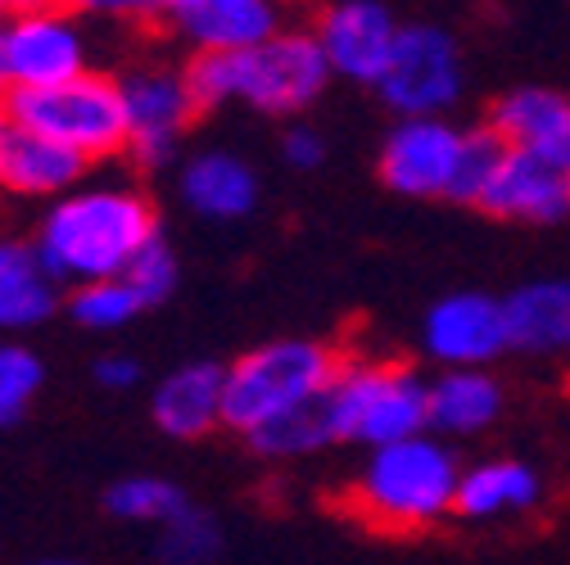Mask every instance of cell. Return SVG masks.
<instances>
[{
	"mask_svg": "<svg viewBox=\"0 0 570 565\" xmlns=\"http://www.w3.org/2000/svg\"><path fill=\"white\" fill-rule=\"evenodd\" d=\"M159 236V214L146 190L127 181H82L50 204L32 240L55 286H96L131 267Z\"/></svg>",
	"mask_w": 570,
	"mask_h": 565,
	"instance_id": "6da1fadb",
	"label": "cell"
},
{
	"mask_svg": "<svg viewBox=\"0 0 570 565\" xmlns=\"http://www.w3.org/2000/svg\"><path fill=\"white\" fill-rule=\"evenodd\" d=\"M190 96L204 109L245 105L267 118H295L322 100L331 87V63L313 28H281L276 37L232 50V54H195L186 63Z\"/></svg>",
	"mask_w": 570,
	"mask_h": 565,
	"instance_id": "7a4b0ae2",
	"label": "cell"
},
{
	"mask_svg": "<svg viewBox=\"0 0 570 565\" xmlns=\"http://www.w3.org/2000/svg\"><path fill=\"white\" fill-rule=\"evenodd\" d=\"M326 448L358 444L390 448L416 435H431V380L412 363L390 358H348L326 394L313 403Z\"/></svg>",
	"mask_w": 570,
	"mask_h": 565,
	"instance_id": "3957f363",
	"label": "cell"
},
{
	"mask_svg": "<svg viewBox=\"0 0 570 565\" xmlns=\"http://www.w3.org/2000/svg\"><path fill=\"white\" fill-rule=\"evenodd\" d=\"M458 453L440 435H416L390 448H372L358 479L348 484V507L381 534H421L453 516Z\"/></svg>",
	"mask_w": 570,
	"mask_h": 565,
	"instance_id": "277c9868",
	"label": "cell"
},
{
	"mask_svg": "<svg viewBox=\"0 0 570 565\" xmlns=\"http://www.w3.org/2000/svg\"><path fill=\"white\" fill-rule=\"evenodd\" d=\"M344 363L348 358L331 339L313 335H285L240 353L223 380V426L249 439L276 420L313 407Z\"/></svg>",
	"mask_w": 570,
	"mask_h": 565,
	"instance_id": "5b68a950",
	"label": "cell"
},
{
	"mask_svg": "<svg viewBox=\"0 0 570 565\" xmlns=\"http://www.w3.org/2000/svg\"><path fill=\"white\" fill-rule=\"evenodd\" d=\"M10 118L55 146L73 150L78 159H114L127 150V113H122V91L105 73L68 78L59 87H37V91H10Z\"/></svg>",
	"mask_w": 570,
	"mask_h": 565,
	"instance_id": "8992f818",
	"label": "cell"
},
{
	"mask_svg": "<svg viewBox=\"0 0 570 565\" xmlns=\"http://www.w3.org/2000/svg\"><path fill=\"white\" fill-rule=\"evenodd\" d=\"M394 118H449L466 91V59L449 28L403 23L390 68L372 87Z\"/></svg>",
	"mask_w": 570,
	"mask_h": 565,
	"instance_id": "52a82bcc",
	"label": "cell"
},
{
	"mask_svg": "<svg viewBox=\"0 0 570 565\" xmlns=\"http://www.w3.org/2000/svg\"><path fill=\"white\" fill-rule=\"evenodd\" d=\"M122 91V113H127V155L140 168H164L181 155V136L190 118L199 113L186 68H164L146 63L118 78Z\"/></svg>",
	"mask_w": 570,
	"mask_h": 565,
	"instance_id": "ba28073f",
	"label": "cell"
},
{
	"mask_svg": "<svg viewBox=\"0 0 570 565\" xmlns=\"http://www.w3.org/2000/svg\"><path fill=\"white\" fill-rule=\"evenodd\" d=\"M0 50H6L10 91L59 87L68 78L87 73V32L82 19L63 6H32L14 10L0 28Z\"/></svg>",
	"mask_w": 570,
	"mask_h": 565,
	"instance_id": "9c48e42d",
	"label": "cell"
},
{
	"mask_svg": "<svg viewBox=\"0 0 570 565\" xmlns=\"http://www.w3.org/2000/svg\"><path fill=\"white\" fill-rule=\"evenodd\" d=\"M421 353L440 371H466V367L489 371L503 353H512L503 299L484 290H453L435 299L421 317Z\"/></svg>",
	"mask_w": 570,
	"mask_h": 565,
	"instance_id": "30bf717a",
	"label": "cell"
},
{
	"mask_svg": "<svg viewBox=\"0 0 570 565\" xmlns=\"http://www.w3.org/2000/svg\"><path fill=\"white\" fill-rule=\"evenodd\" d=\"M466 131L449 118H399L381 140V186L403 199H449Z\"/></svg>",
	"mask_w": 570,
	"mask_h": 565,
	"instance_id": "8fae6325",
	"label": "cell"
},
{
	"mask_svg": "<svg viewBox=\"0 0 570 565\" xmlns=\"http://www.w3.org/2000/svg\"><path fill=\"white\" fill-rule=\"evenodd\" d=\"M403 23L385 0H326L313 37L331 63V78H348L358 87H376L390 68Z\"/></svg>",
	"mask_w": 570,
	"mask_h": 565,
	"instance_id": "7c38bea8",
	"label": "cell"
},
{
	"mask_svg": "<svg viewBox=\"0 0 570 565\" xmlns=\"http://www.w3.org/2000/svg\"><path fill=\"white\" fill-rule=\"evenodd\" d=\"M190 54L249 50L285 28L281 0H164L159 19Z\"/></svg>",
	"mask_w": 570,
	"mask_h": 565,
	"instance_id": "4fadbf2b",
	"label": "cell"
},
{
	"mask_svg": "<svg viewBox=\"0 0 570 565\" xmlns=\"http://www.w3.org/2000/svg\"><path fill=\"white\" fill-rule=\"evenodd\" d=\"M480 214L503 218V222H525V227H557L570 218V168L548 163L539 155L508 150L503 168L493 172Z\"/></svg>",
	"mask_w": 570,
	"mask_h": 565,
	"instance_id": "5bb4252c",
	"label": "cell"
},
{
	"mask_svg": "<svg viewBox=\"0 0 570 565\" xmlns=\"http://www.w3.org/2000/svg\"><path fill=\"white\" fill-rule=\"evenodd\" d=\"M508 150L570 168V96L552 87H512L489 105L484 122Z\"/></svg>",
	"mask_w": 570,
	"mask_h": 565,
	"instance_id": "9a60e30c",
	"label": "cell"
},
{
	"mask_svg": "<svg viewBox=\"0 0 570 565\" xmlns=\"http://www.w3.org/2000/svg\"><path fill=\"white\" fill-rule=\"evenodd\" d=\"M177 195L195 218L208 222H240L258 208V172L249 159L232 155V150H199L190 159H181L177 168Z\"/></svg>",
	"mask_w": 570,
	"mask_h": 565,
	"instance_id": "2e32d148",
	"label": "cell"
},
{
	"mask_svg": "<svg viewBox=\"0 0 570 565\" xmlns=\"http://www.w3.org/2000/svg\"><path fill=\"white\" fill-rule=\"evenodd\" d=\"M223 380L227 367L218 363H181L173 367L150 394V420L168 439H204L223 426Z\"/></svg>",
	"mask_w": 570,
	"mask_h": 565,
	"instance_id": "e0dca14e",
	"label": "cell"
},
{
	"mask_svg": "<svg viewBox=\"0 0 570 565\" xmlns=\"http://www.w3.org/2000/svg\"><path fill=\"white\" fill-rule=\"evenodd\" d=\"M512 353L570 358V276H539L503 295Z\"/></svg>",
	"mask_w": 570,
	"mask_h": 565,
	"instance_id": "ac0fdd59",
	"label": "cell"
},
{
	"mask_svg": "<svg viewBox=\"0 0 570 565\" xmlns=\"http://www.w3.org/2000/svg\"><path fill=\"white\" fill-rule=\"evenodd\" d=\"M87 168H91L87 159H78L73 150L55 146V140H46L19 122L0 140V186L23 199H59L73 186H82Z\"/></svg>",
	"mask_w": 570,
	"mask_h": 565,
	"instance_id": "d6986e66",
	"label": "cell"
},
{
	"mask_svg": "<svg viewBox=\"0 0 570 565\" xmlns=\"http://www.w3.org/2000/svg\"><path fill=\"white\" fill-rule=\"evenodd\" d=\"M539 498H543V479L534 466H525L517 457H489V462H475L462 470L453 516L484 525V521L521 516V512L539 507Z\"/></svg>",
	"mask_w": 570,
	"mask_h": 565,
	"instance_id": "ffe728a7",
	"label": "cell"
},
{
	"mask_svg": "<svg viewBox=\"0 0 570 565\" xmlns=\"http://www.w3.org/2000/svg\"><path fill=\"white\" fill-rule=\"evenodd\" d=\"M508 407V389L493 371L466 367V371H440L431 380V435L440 439H471L498 426Z\"/></svg>",
	"mask_w": 570,
	"mask_h": 565,
	"instance_id": "44dd1931",
	"label": "cell"
},
{
	"mask_svg": "<svg viewBox=\"0 0 570 565\" xmlns=\"http://www.w3.org/2000/svg\"><path fill=\"white\" fill-rule=\"evenodd\" d=\"M59 304V286L23 240H0V335L41 326Z\"/></svg>",
	"mask_w": 570,
	"mask_h": 565,
	"instance_id": "7402d4cb",
	"label": "cell"
},
{
	"mask_svg": "<svg viewBox=\"0 0 570 565\" xmlns=\"http://www.w3.org/2000/svg\"><path fill=\"white\" fill-rule=\"evenodd\" d=\"M186 507H190V498L168 475H122L105 493V512L114 521H127V525H155L159 529Z\"/></svg>",
	"mask_w": 570,
	"mask_h": 565,
	"instance_id": "603a6c76",
	"label": "cell"
},
{
	"mask_svg": "<svg viewBox=\"0 0 570 565\" xmlns=\"http://www.w3.org/2000/svg\"><path fill=\"white\" fill-rule=\"evenodd\" d=\"M155 552L164 565H208L223 552V525L199 507H186L168 525H159Z\"/></svg>",
	"mask_w": 570,
	"mask_h": 565,
	"instance_id": "cb8c5ba5",
	"label": "cell"
},
{
	"mask_svg": "<svg viewBox=\"0 0 570 565\" xmlns=\"http://www.w3.org/2000/svg\"><path fill=\"white\" fill-rule=\"evenodd\" d=\"M508 159V146L498 140L489 127H471L466 140H462V159H458V172H453V186H449V204H466V208H480L493 172L503 168Z\"/></svg>",
	"mask_w": 570,
	"mask_h": 565,
	"instance_id": "d4e9b609",
	"label": "cell"
},
{
	"mask_svg": "<svg viewBox=\"0 0 570 565\" xmlns=\"http://www.w3.org/2000/svg\"><path fill=\"white\" fill-rule=\"evenodd\" d=\"M68 313H73L78 326L105 335V330H122L127 321H136L146 308H140V299L131 295L127 280L114 276V280H96V286H78L73 299H68Z\"/></svg>",
	"mask_w": 570,
	"mask_h": 565,
	"instance_id": "484cf974",
	"label": "cell"
},
{
	"mask_svg": "<svg viewBox=\"0 0 570 565\" xmlns=\"http://www.w3.org/2000/svg\"><path fill=\"white\" fill-rule=\"evenodd\" d=\"M46 385V367L28 344H0V430L28 416Z\"/></svg>",
	"mask_w": 570,
	"mask_h": 565,
	"instance_id": "4316f807",
	"label": "cell"
},
{
	"mask_svg": "<svg viewBox=\"0 0 570 565\" xmlns=\"http://www.w3.org/2000/svg\"><path fill=\"white\" fill-rule=\"evenodd\" d=\"M122 280L131 286V295L140 299V308H159V304L173 299L177 280H181V271H177V254L168 249L164 236H155L146 249L131 258V267L122 271Z\"/></svg>",
	"mask_w": 570,
	"mask_h": 565,
	"instance_id": "83f0119b",
	"label": "cell"
},
{
	"mask_svg": "<svg viewBox=\"0 0 570 565\" xmlns=\"http://www.w3.org/2000/svg\"><path fill=\"white\" fill-rule=\"evenodd\" d=\"M78 19H114V23H159L164 0H55Z\"/></svg>",
	"mask_w": 570,
	"mask_h": 565,
	"instance_id": "f1b7e54d",
	"label": "cell"
},
{
	"mask_svg": "<svg viewBox=\"0 0 570 565\" xmlns=\"http://www.w3.org/2000/svg\"><path fill=\"white\" fill-rule=\"evenodd\" d=\"M281 159L291 163L295 172L322 168V163H326V140H322V131H313V127H291V131L281 136Z\"/></svg>",
	"mask_w": 570,
	"mask_h": 565,
	"instance_id": "f546056e",
	"label": "cell"
},
{
	"mask_svg": "<svg viewBox=\"0 0 570 565\" xmlns=\"http://www.w3.org/2000/svg\"><path fill=\"white\" fill-rule=\"evenodd\" d=\"M91 376H96V385H100V389L122 394V389H131V385L140 380V363L131 358V353H105V358H96Z\"/></svg>",
	"mask_w": 570,
	"mask_h": 565,
	"instance_id": "4dcf8cb0",
	"label": "cell"
},
{
	"mask_svg": "<svg viewBox=\"0 0 570 565\" xmlns=\"http://www.w3.org/2000/svg\"><path fill=\"white\" fill-rule=\"evenodd\" d=\"M0 100H10V73H6V50H0Z\"/></svg>",
	"mask_w": 570,
	"mask_h": 565,
	"instance_id": "1f68e13d",
	"label": "cell"
},
{
	"mask_svg": "<svg viewBox=\"0 0 570 565\" xmlns=\"http://www.w3.org/2000/svg\"><path fill=\"white\" fill-rule=\"evenodd\" d=\"M14 127V118H10V105L6 100H0V140H6V131Z\"/></svg>",
	"mask_w": 570,
	"mask_h": 565,
	"instance_id": "d6a6232c",
	"label": "cell"
},
{
	"mask_svg": "<svg viewBox=\"0 0 570 565\" xmlns=\"http://www.w3.org/2000/svg\"><path fill=\"white\" fill-rule=\"evenodd\" d=\"M10 14H14V0H0V28H6Z\"/></svg>",
	"mask_w": 570,
	"mask_h": 565,
	"instance_id": "836d02e7",
	"label": "cell"
},
{
	"mask_svg": "<svg viewBox=\"0 0 570 565\" xmlns=\"http://www.w3.org/2000/svg\"><path fill=\"white\" fill-rule=\"evenodd\" d=\"M32 6H50V0H14V10H32Z\"/></svg>",
	"mask_w": 570,
	"mask_h": 565,
	"instance_id": "e575fe53",
	"label": "cell"
},
{
	"mask_svg": "<svg viewBox=\"0 0 570 565\" xmlns=\"http://www.w3.org/2000/svg\"><path fill=\"white\" fill-rule=\"evenodd\" d=\"M37 565H73V561H37Z\"/></svg>",
	"mask_w": 570,
	"mask_h": 565,
	"instance_id": "d590c367",
	"label": "cell"
},
{
	"mask_svg": "<svg viewBox=\"0 0 570 565\" xmlns=\"http://www.w3.org/2000/svg\"><path fill=\"white\" fill-rule=\"evenodd\" d=\"M322 6H326V0H322Z\"/></svg>",
	"mask_w": 570,
	"mask_h": 565,
	"instance_id": "8d00e7d4",
	"label": "cell"
}]
</instances>
